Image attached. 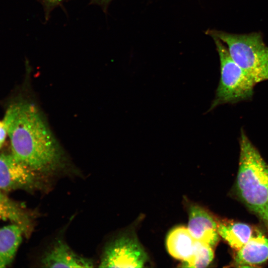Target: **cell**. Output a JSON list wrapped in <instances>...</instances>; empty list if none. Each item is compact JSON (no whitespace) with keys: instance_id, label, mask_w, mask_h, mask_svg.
<instances>
[{"instance_id":"1","label":"cell","mask_w":268,"mask_h":268,"mask_svg":"<svg viewBox=\"0 0 268 268\" xmlns=\"http://www.w3.org/2000/svg\"><path fill=\"white\" fill-rule=\"evenodd\" d=\"M11 154L38 175L54 173L64 163L62 150L38 108L27 102L7 108L3 120Z\"/></svg>"},{"instance_id":"2","label":"cell","mask_w":268,"mask_h":268,"mask_svg":"<svg viewBox=\"0 0 268 268\" xmlns=\"http://www.w3.org/2000/svg\"><path fill=\"white\" fill-rule=\"evenodd\" d=\"M235 189L240 200L268 232V164L241 129Z\"/></svg>"},{"instance_id":"3","label":"cell","mask_w":268,"mask_h":268,"mask_svg":"<svg viewBox=\"0 0 268 268\" xmlns=\"http://www.w3.org/2000/svg\"><path fill=\"white\" fill-rule=\"evenodd\" d=\"M207 33L226 45L232 60L256 84L268 80V46L260 32L236 34L211 30Z\"/></svg>"},{"instance_id":"4","label":"cell","mask_w":268,"mask_h":268,"mask_svg":"<svg viewBox=\"0 0 268 268\" xmlns=\"http://www.w3.org/2000/svg\"><path fill=\"white\" fill-rule=\"evenodd\" d=\"M212 38L220 60V78L209 111L223 104L251 100L256 84L232 60L226 45L217 38Z\"/></svg>"},{"instance_id":"5","label":"cell","mask_w":268,"mask_h":268,"mask_svg":"<svg viewBox=\"0 0 268 268\" xmlns=\"http://www.w3.org/2000/svg\"><path fill=\"white\" fill-rule=\"evenodd\" d=\"M147 255L134 237L125 234L107 244L101 255V268H142Z\"/></svg>"},{"instance_id":"6","label":"cell","mask_w":268,"mask_h":268,"mask_svg":"<svg viewBox=\"0 0 268 268\" xmlns=\"http://www.w3.org/2000/svg\"><path fill=\"white\" fill-rule=\"evenodd\" d=\"M38 175L11 153L0 154V190L5 192L33 186Z\"/></svg>"},{"instance_id":"7","label":"cell","mask_w":268,"mask_h":268,"mask_svg":"<svg viewBox=\"0 0 268 268\" xmlns=\"http://www.w3.org/2000/svg\"><path fill=\"white\" fill-rule=\"evenodd\" d=\"M188 229L196 240L206 243L213 248L219 240L217 219L199 205L190 207Z\"/></svg>"},{"instance_id":"8","label":"cell","mask_w":268,"mask_h":268,"mask_svg":"<svg viewBox=\"0 0 268 268\" xmlns=\"http://www.w3.org/2000/svg\"><path fill=\"white\" fill-rule=\"evenodd\" d=\"M46 268H92L93 261L76 254L64 241L57 240L44 254L41 260Z\"/></svg>"},{"instance_id":"9","label":"cell","mask_w":268,"mask_h":268,"mask_svg":"<svg viewBox=\"0 0 268 268\" xmlns=\"http://www.w3.org/2000/svg\"><path fill=\"white\" fill-rule=\"evenodd\" d=\"M268 261V238L259 231L236 251L232 264L236 267H255Z\"/></svg>"},{"instance_id":"10","label":"cell","mask_w":268,"mask_h":268,"mask_svg":"<svg viewBox=\"0 0 268 268\" xmlns=\"http://www.w3.org/2000/svg\"><path fill=\"white\" fill-rule=\"evenodd\" d=\"M196 240L188 228L180 226L173 229L166 238V247L169 253L175 259L186 261L192 256Z\"/></svg>"},{"instance_id":"11","label":"cell","mask_w":268,"mask_h":268,"mask_svg":"<svg viewBox=\"0 0 268 268\" xmlns=\"http://www.w3.org/2000/svg\"><path fill=\"white\" fill-rule=\"evenodd\" d=\"M217 231L235 251L241 249L255 233L253 227L247 224L228 220H217Z\"/></svg>"},{"instance_id":"12","label":"cell","mask_w":268,"mask_h":268,"mask_svg":"<svg viewBox=\"0 0 268 268\" xmlns=\"http://www.w3.org/2000/svg\"><path fill=\"white\" fill-rule=\"evenodd\" d=\"M23 229L16 224L0 228V268H5L13 261L20 246Z\"/></svg>"},{"instance_id":"13","label":"cell","mask_w":268,"mask_h":268,"mask_svg":"<svg viewBox=\"0 0 268 268\" xmlns=\"http://www.w3.org/2000/svg\"><path fill=\"white\" fill-rule=\"evenodd\" d=\"M0 220L10 221L28 232L30 220L25 211L0 192Z\"/></svg>"},{"instance_id":"14","label":"cell","mask_w":268,"mask_h":268,"mask_svg":"<svg viewBox=\"0 0 268 268\" xmlns=\"http://www.w3.org/2000/svg\"><path fill=\"white\" fill-rule=\"evenodd\" d=\"M214 258L213 248L206 243L196 240L191 257L182 262L181 267L201 268L207 267Z\"/></svg>"},{"instance_id":"15","label":"cell","mask_w":268,"mask_h":268,"mask_svg":"<svg viewBox=\"0 0 268 268\" xmlns=\"http://www.w3.org/2000/svg\"><path fill=\"white\" fill-rule=\"evenodd\" d=\"M7 134V130L4 122L0 121V148L4 142Z\"/></svg>"},{"instance_id":"16","label":"cell","mask_w":268,"mask_h":268,"mask_svg":"<svg viewBox=\"0 0 268 268\" xmlns=\"http://www.w3.org/2000/svg\"><path fill=\"white\" fill-rule=\"evenodd\" d=\"M47 7H53L65 0H42Z\"/></svg>"},{"instance_id":"17","label":"cell","mask_w":268,"mask_h":268,"mask_svg":"<svg viewBox=\"0 0 268 268\" xmlns=\"http://www.w3.org/2000/svg\"><path fill=\"white\" fill-rule=\"evenodd\" d=\"M111 0H92L91 2L105 7Z\"/></svg>"}]
</instances>
